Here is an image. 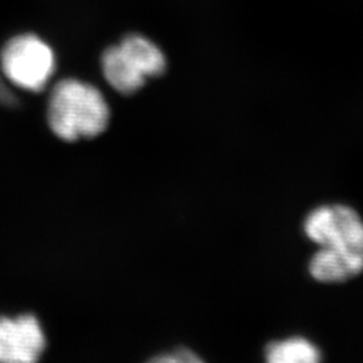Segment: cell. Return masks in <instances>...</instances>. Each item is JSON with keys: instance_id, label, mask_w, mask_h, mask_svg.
Returning a JSON list of instances; mask_svg holds the SVG:
<instances>
[{"instance_id": "cell-6", "label": "cell", "mask_w": 363, "mask_h": 363, "mask_svg": "<svg viewBox=\"0 0 363 363\" xmlns=\"http://www.w3.org/2000/svg\"><path fill=\"white\" fill-rule=\"evenodd\" d=\"M265 363H322V352L307 337H288L267 346Z\"/></svg>"}, {"instance_id": "cell-8", "label": "cell", "mask_w": 363, "mask_h": 363, "mask_svg": "<svg viewBox=\"0 0 363 363\" xmlns=\"http://www.w3.org/2000/svg\"><path fill=\"white\" fill-rule=\"evenodd\" d=\"M16 103L15 94L11 93L10 88L0 78V105H13Z\"/></svg>"}, {"instance_id": "cell-5", "label": "cell", "mask_w": 363, "mask_h": 363, "mask_svg": "<svg viewBox=\"0 0 363 363\" xmlns=\"http://www.w3.org/2000/svg\"><path fill=\"white\" fill-rule=\"evenodd\" d=\"M46 337L34 315L0 318V363H38Z\"/></svg>"}, {"instance_id": "cell-7", "label": "cell", "mask_w": 363, "mask_h": 363, "mask_svg": "<svg viewBox=\"0 0 363 363\" xmlns=\"http://www.w3.org/2000/svg\"><path fill=\"white\" fill-rule=\"evenodd\" d=\"M147 363H205L193 351L187 349L171 351L167 354L157 355Z\"/></svg>"}, {"instance_id": "cell-3", "label": "cell", "mask_w": 363, "mask_h": 363, "mask_svg": "<svg viewBox=\"0 0 363 363\" xmlns=\"http://www.w3.org/2000/svg\"><path fill=\"white\" fill-rule=\"evenodd\" d=\"M304 233L319 249L363 267V220L354 208L345 205L316 208L306 218Z\"/></svg>"}, {"instance_id": "cell-1", "label": "cell", "mask_w": 363, "mask_h": 363, "mask_svg": "<svg viewBox=\"0 0 363 363\" xmlns=\"http://www.w3.org/2000/svg\"><path fill=\"white\" fill-rule=\"evenodd\" d=\"M106 99L94 85L77 78L61 79L48 104V123L64 142H77L101 135L109 124Z\"/></svg>"}, {"instance_id": "cell-2", "label": "cell", "mask_w": 363, "mask_h": 363, "mask_svg": "<svg viewBox=\"0 0 363 363\" xmlns=\"http://www.w3.org/2000/svg\"><path fill=\"white\" fill-rule=\"evenodd\" d=\"M101 69L115 91L132 94L164 72L166 57L151 39L132 34L105 50Z\"/></svg>"}, {"instance_id": "cell-4", "label": "cell", "mask_w": 363, "mask_h": 363, "mask_svg": "<svg viewBox=\"0 0 363 363\" xmlns=\"http://www.w3.org/2000/svg\"><path fill=\"white\" fill-rule=\"evenodd\" d=\"M4 78L13 86L27 91H40L55 72V54L35 34H22L10 39L0 54Z\"/></svg>"}]
</instances>
